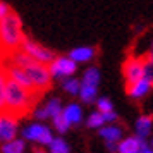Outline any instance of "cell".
<instances>
[{
	"label": "cell",
	"mask_w": 153,
	"mask_h": 153,
	"mask_svg": "<svg viewBox=\"0 0 153 153\" xmlns=\"http://www.w3.org/2000/svg\"><path fill=\"white\" fill-rule=\"evenodd\" d=\"M36 98L38 95L35 91L26 90L24 86L14 83L12 79L5 81V108L4 110L7 114L17 119L22 115H28L33 105L36 103Z\"/></svg>",
	"instance_id": "cell-1"
},
{
	"label": "cell",
	"mask_w": 153,
	"mask_h": 153,
	"mask_svg": "<svg viewBox=\"0 0 153 153\" xmlns=\"http://www.w3.org/2000/svg\"><path fill=\"white\" fill-rule=\"evenodd\" d=\"M24 36L26 35L22 29V21L17 12L10 10L4 19H0V52L4 57L12 50L19 48Z\"/></svg>",
	"instance_id": "cell-2"
},
{
	"label": "cell",
	"mask_w": 153,
	"mask_h": 153,
	"mask_svg": "<svg viewBox=\"0 0 153 153\" xmlns=\"http://www.w3.org/2000/svg\"><path fill=\"white\" fill-rule=\"evenodd\" d=\"M22 69L26 71L29 81H31V86H33V91L36 95H42L43 91H47L52 86V76H50L48 67L45 64L33 62L28 67H22Z\"/></svg>",
	"instance_id": "cell-3"
},
{
	"label": "cell",
	"mask_w": 153,
	"mask_h": 153,
	"mask_svg": "<svg viewBox=\"0 0 153 153\" xmlns=\"http://www.w3.org/2000/svg\"><path fill=\"white\" fill-rule=\"evenodd\" d=\"M19 48L24 52V53H28L35 62H40V64H45V65H48L53 59H55V53H53V50L47 48L45 45L42 43L35 42V40H31L28 36H24L22 38L21 45H19Z\"/></svg>",
	"instance_id": "cell-4"
},
{
	"label": "cell",
	"mask_w": 153,
	"mask_h": 153,
	"mask_svg": "<svg viewBox=\"0 0 153 153\" xmlns=\"http://www.w3.org/2000/svg\"><path fill=\"white\" fill-rule=\"evenodd\" d=\"M47 67H48L52 79H65V77H71L76 74L77 64L67 55H55V59Z\"/></svg>",
	"instance_id": "cell-5"
},
{
	"label": "cell",
	"mask_w": 153,
	"mask_h": 153,
	"mask_svg": "<svg viewBox=\"0 0 153 153\" xmlns=\"http://www.w3.org/2000/svg\"><path fill=\"white\" fill-rule=\"evenodd\" d=\"M22 138L33 141V143H38L42 146H48L50 141L53 139V134H52L48 126L42 124V122H35V124H29L22 129Z\"/></svg>",
	"instance_id": "cell-6"
},
{
	"label": "cell",
	"mask_w": 153,
	"mask_h": 153,
	"mask_svg": "<svg viewBox=\"0 0 153 153\" xmlns=\"http://www.w3.org/2000/svg\"><path fill=\"white\" fill-rule=\"evenodd\" d=\"M19 131V119L7 112H0V143L10 141L17 136Z\"/></svg>",
	"instance_id": "cell-7"
},
{
	"label": "cell",
	"mask_w": 153,
	"mask_h": 153,
	"mask_svg": "<svg viewBox=\"0 0 153 153\" xmlns=\"http://www.w3.org/2000/svg\"><path fill=\"white\" fill-rule=\"evenodd\" d=\"M126 83L131 84L143 77V57H127L122 65Z\"/></svg>",
	"instance_id": "cell-8"
},
{
	"label": "cell",
	"mask_w": 153,
	"mask_h": 153,
	"mask_svg": "<svg viewBox=\"0 0 153 153\" xmlns=\"http://www.w3.org/2000/svg\"><path fill=\"white\" fill-rule=\"evenodd\" d=\"M152 83L153 81H150V79L141 77L138 81L127 84V95L131 98H134V100H141V98H145L152 91Z\"/></svg>",
	"instance_id": "cell-9"
},
{
	"label": "cell",
	"mask_w": 153,
	"mask_h": 153,
	"mask_svg": "<svg viewBox=\"0 0 153 153\" xmlns=\"http://www.w3.org/2000/svg\"><path fill=\"white\" fill-rule=\"evenodd\" d=\"M98 53L97 47H76L69 52V59H72L76 64H84V62H91Z\"/></svg>",
	"instance_id": "cell-10"
},
{
	"label": "cell",
	"mask_w": 153,
	"mask_h": 153,
	"mask_svg": "<svg viewBox=\"0 0 153 153\" xmlns=\"http://www.w3.org/2000/svg\"><path fill=\"white\" fill-rule=\"evenodd\" d=\"M62 117L67 120L69 126L81 124L83 120V108L79 103H67L65 107H62Z\"/></svg>",
	"instance_id": "cell-11"
},
{
	"label": "cell",
	"mask_w": 153,
	"mask_h": 153,
	"mask_svg": "<svg viewBox=\"0 0 153 153\" xmlns=\"http://www.w3.org/2000/svg\"><path fill=\"white\" fill-rule=\"evenodd\" d=\"M141 141L145 139L138 138V136H129V138L120 139L117 141V153H138Z\"/></svg>",
	"instance_id": "cell-12"
},
{
	"label": "cell",
	"mask_w": 153,
	"mask_h": 153,
	"mask_svg": "<svg viewBox=\"0 0 153 153\" xmlns=\"http://www.w3.org/2000/svg\"><path fill=\"white\" fill-rule=\"evenodd\" d=\"M100 136L107 143H117V141L122 139V129L119 126H114V124H105L100 127Z\"/></svg>",
	"instance_id": "cell-13"
},
{
	"label": "cell",
	"mask_w": 153,
	"mask_h": 153,
	"mask_svg": "<svg viewBox=\"0 0 153 153\" xmlns=\"http://www.w3.org/2000/svg\"><path fill=\"white\" fill-rule=\"evenodd\" d=\"M152 124H153L152 115H141V117H138L136 124H134V127H136V136L141 139H146L150 136V132H152Z\"/></svg>",
	"instance_id": "cell-14"
},
{
	"label": "cell",
	"mask_w": 153,
	"mask_h": 153,
	"mask_svg": "<svg viewBox=\"0 0 153 153\" xmlns=\"http://www.w3.org/2000/svg\"><path fill=\"white\" fill-rule=\"evenodd\" d=\"M77 95L81 98V102L84 103H95V100L98 97V86H91V84H83L77 91Z\"/></svg>",
	"instance_id": "cell-15"
},
{
	"label": "cell",
	"mask_w": 153,
	"mask_h": 153,
	"mask_svg": "<svg viewBox=\"0 0 153 153\" xmlns=\"http://www.w3.org/2000/svg\"><path fill=\"white\" fill-rule=\"evenodd\" d=\"M62 102H60V98H52V100H48L47 103L43 105V108H45V112H47V117L48 119H53L57 117V115H60L62 114Z\"/></svg>",
	"instance_id": "cell-16"
},
{
	"label": "cell",
	"mask_w": 153,
	"mask_h": 153,
	"mask_svg": "<svg viewBox=\"0 0 153 153\" xmlns=\"http://www.w3.org/2000/svg\"><path fill=\"white\" fill-rule=\"evenodd\" d=\"M83 84H91V86H98L100 84V69L97 65H91L84 71L83 79H81Z\"/></svg>",
	"instance_id": "cell-17"
},
{
	"label": "cell",
	"mask_w": 153,
	"mask_h": 153,
	"mask_svg": "<svg viewBox=\"0 0 153 153\" xmlns=\"http://www.w3.org/2000/svg\"><path fill=\"white\" fill-rule=\"evenodd\" d=\"M24 139H10V141H5L2 145V153H24Z\"/></svg>",
	"instance_id": "cell-18"
},
{
	"label": "cell",
	"mask_w": 153,
	"mask_h": 153,
	"mask_svg": "<svg viewBox=\"0 0 153 153\" xmlns=\"http://www.w3.org/2000/svg\"><path fill=\"white\" fill-rule=\"evenodd\" d=\"M62 88L65 93H69V95H77V91H79V88H81V81L79 79H76V77H65V79H62Z\"/></svg>",
	"instance_id": "cell-19"
},
{
	"label": "cell",
	"mask_w": 153,
	"mask_h": 153,
	"mask_svg": "<svg viewBox=\"0 0 153 153\" xmlns=\"http://www.w3.org/2000/svg\"><path fill=\"white\" fill-rule=\"evenodd\" d=\"M86 126L90 127V129H100L102 126H105V120H103V115H102V112H91L88 120H86Z\"/></svg>",
	"instance_id": "cell-20"
},
{
	"label": "cell",
	"mask_w": 153,
	"mask_h": 153,
	"mask_svg": "<svg viewBox=\"0 0 153 153\" xmlns=\"http://www.w3.org/2000/svg\"><path fill=\"white\" fill-rule=\"evenodd\" d=\"M48 146H50V152L53 153H69V145L62 138H53Z\"/></svg>",
	"instance_id": "cell-21"
},
{
	"label": "cell",
	"mask_w": 153,
	"mask_h": 153,
	"mask_svg": "<svg viewBox=\"0 0 153 153\" xmlns=\"http://www.w3.org/2000/svg\"><path fill=\"white\" fill-rule=\"evenodd\" d=\"M52 120H53V127H55V131H57V132H60V134H65V132L69 131L71 126L67 124V120L62 117V114H60V115H57V117H53Z\"/></svg>",
	"instance_id": "cell-22"
},
{
	"label": "cell",
	"mask_w": 153,
	"mask_h": 153,
	"mask_svg": "<svg viewBox=\"0 0 153 153\" xmlns=\"http://www.w3.org/2000/svg\"><path fill=\"white\" fill-rule=\"evenodd\" d=\"M5 81H7V76L4 69H0V112H4L5 108Z\"/></svg>",
	"instance_id": "cell-23"
},
{
	"label": "cell",
	"mask_w": 153,
	"mask_h": 153,
	"mask_svg": "<svg viewBox=\"0 0 153 153\" xmlns=\"http://www.w3.org/2000/svg\"><path fill=\"white\" fill-rule=\"evenodd\" d=\"M97 102V110L98 112H110V110H114V105H112V102L108 100V98H105V97H102V98H97L95 100Z\"/></svg>",
	"instance_id": "cell-24"
},
{
	"label": "cell",
	"mask_w": 153,
	"mask_h": 153,
	"mask_svg": "<svg viewBox=\"0 0 153 153\" xmlns=\"http://www.w3.org/2000/svg\"><path fill=\"white\" fill-rule=\"evenodd\" d=\"M10 10H12V7L9 5L7 2L0 0V19H4V17H5V16H7L9 12H10Z\"/></svg>",
	"instance_id": "cell-25"
},
{
	"label": "cell",
	"mask_w": 153,
	"mask_h": 153,
	"mask_svg": "<svg viewBox=\"0 0 153 153\" xmlns=\"http://www.w3.org/2000/svg\"><path fill=\"white\" fill-rule=\"evenodd\" d=\"M102 115H103L105 124H107V122H108V124H112V122H115V120H117V114H115L114 110H110V112H103Z\"/></svg>",
	"instance_id": "cell-26"
},
{
	"label": "cell",
	"mask_w": 153,
	"mask_h": 153,
	"mask_svg": "<svg viewBox=\"0 0 153 153\" xmlns=\"http://www.w3.org/2000/svg\"><path fill=\"white\" fill-rule=\"evenodd\" d=\"M138 153H153V150H152V145H148V141H141V145H139V150H138Z\"/></svg>",
	"instance_id": "cell-27"
},
{
	"label": "cell",
	"mask_w": 153,
	"mask_h": 153,
	"mask_svg": "<svg viewBox=\"0 0 153 153\" xmlns=\"http://www.w3.org/2000/svg\"><path fill=\"white\" fill-rule=\"evenodd\" d=\"M35 117L36 119H40V120H45V119H48L47 117V112H45V108L43 107H38L35 110Z\"/></svg>",
	"instance_id": "cell-28"
},
{
	"label": "cell",
	"mask_w": 153,
	"mask_h": 153,
	"mask_svg": "<svg viewBox=\"0 0 153 153\" xmlns=\"http://www.w3.org/2000/svg\"><path fill=\"white\" fill-rule=\"evenodd\" d=\"M107 150L110 153H117V143H107Z\"/></svg>",
	"instance_id": "cell-29"
},
{
	"label": "cell",
	"mask_w": 153,
	"mask_h": 153,
	"mask_svg": "<svg viewBox=\"0 0 153 153\" xmlns=\"http://www.w3.org/2000/svg\"><path fill=\"white\" fill-rule=\"evenodd\" d=\"M35 153H47V152H43V150H40V148H38V150H35Z\"/></svg>",
	"instance_id": "cell-30"
},
{
	"label": "cell",
	"mask_w": 153,
	"mask_h": 153,
	"mask_svg": "<svg viewBox=\"0 0 153 153\" xmlns=\"http://www.w3.org/2000/svg\"><path fill=\"white\" fill-rule=\"evenodd\" d=\"M0 69H2V57H0Z\"/></svg>",
	"instance_id": "cell-31"
},
{
	"label": "cell",
	"mask_w": 153,
	"mask_h": 153,
	"mask_svg": "<svg viewBox=\"0 0 153 153\" xmlns=\"http://www.w3.org/2000/svg\"><path fill=\"white\" fill-rule=\"evenodd\" d=\"M50 153H53V152H50Z\"/></svg>",
	"instance_id": "cell-32"
}]
</instances>
